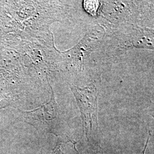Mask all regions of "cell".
I'll return each instance as SVG.
<instances>
[{"mask_svg": "<svg viewBox=\"0 0 154 154\" xmlns=\"http://www.w3.org/2000/svg\"><path fill=\"white\" fill-rule=\"evenodd\" d=\"M98 86L99 85H97L96 83H91L83 88L70 85L81 112L83 133L90 147L97 152L101 149L98 119Z\"/></svg>", "mask_w": 154, "mask_h": 154, "instance_id": "cell-1", "label": "cell"}, {"mask_svg": "<svg viewBox=\"0 0 154 154\" xmlns=\"http://www.w3.org/2000/svg\"><path fill=\"white\" fill-rule=\"evenodd\" d=\"M24 118L26 122L38 131L69 139L66 137L65 124L60 114L53 90L49 102L37 109L25 112Z\"/></svg>", "mask_w": 154, "mask_h": 154, "instance_id": "cell-2", "label": "cell"}, {"mask_svg": "<svg viewBox=\"0 0 154 154\" xmlns=\"http://www.w3.org/2000/svg\"><path fill=\"white\" fill-rule=\"evenodd\" d=\"M149 136L148 137V138H147V141H146V144H145V146H144V149H143V151H142V154H146L145 153H146V149H147V146H148V144H149Z\"/></svg>", "mask_w": 154, "mask_h": 154, "instance_id": "cell-3", "label": "cell"}, {"mask_svg": "<svg viewBox=\"0 0 154 154\" xmlns=\"http://www.w3.org/2000/svg\"><path fill=\"white\" fill-rule=\"evenodd\" d=\"M51 154H54V153H53V152H51Z\"/></svg>", "mask_w": 154, "mask_h": 154, "instance_id": "cell-4", "label": "cell"}]
</instances>
